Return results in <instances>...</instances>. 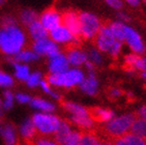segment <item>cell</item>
<instances>
[{"instance_id":"6da1fadb","label":"cell","mask_w":146,"mask_h":145,"mask_svg":"<svg viewBox=\"0 0 146 145\" xmlns=\"http://www.w3.org/2000/svg\"><path fill=\"white\" fill-rule=\"evenodd\" d=\"M136 118H137V114L122 115V116L116 117L112 120H109L105 126L98 130L96 128L94 130L105 141L114 139V138L123 136V135L129 133L131 126Z\"/></svg>"},{"instance_id":"7a4b0ae2","label":"cell","mask_w":146,"mask_h":145,"mask_svg":"<svg viewBox=\"0 0 146 145\" xmlns=\"http://www.w3.org/2000/svg\"><path fill=\"white\" fill-rule=\"evenodd\" d=\"M25 45V35L16 26H5L0 30V50L3 53L16 54Z\"/></svg>"},{"instance_id":"3957f363","label":"cell","mask_w":146,"mask_h":145,"mask_svg":"<svg viewBox=\"0 0 146 145\" xmlns=\"http://www.w3.org/2000/svg\"><path fill=\"white\" fill-rule=\"evenodd\" d=\"M93 43H94V45L96 46L98 50L109 52L113 57H116L118 53L120 52L121 42L117 41L113 36L107 23L102 24L100 31L93 37Z\"/></svg>"},{"instance_id":"277c9868","label":"cell","mask_w":146,"mask_h":145,"mask_svg":"<svg viewBox=\"0 0 146 145\" xmlns=\"http://www.w3.org/2000/svg\"><path fill=\"white\" fill-rule=\"evenodd\" d=\"M80 27H81V39H90L98 34L101 29L100 20L92 14L88 13H79Z\"/></svg>"},{"instance_id":"5b68a950","label":"cell","mask_w":146,"mask_h":145,"mask_svg":"<svg viewBox=\"0 0 146 145\" xmlns=\"http://www.w3.org/2000/svg\"><path fill=\"white\" fill-rule=\"evenodd\" d=\"M34 126L36 128L37 132H39L42 135H54L55 132L58 130L60 124V119L54 115L49 114H35L32 117Z\"/></svg>"},{"instance_id":"8992f818","label":"cell","mask_w":146,"mask_h":145,"mask_svg":"<svg viewBox=\"0 0 146 145\" xmlns=\"http://www.w3.org/2000/svg\"><path fill=\"white\" fill-rule=\"evenodd\" d=\"M83 80H84L83 74L78 70L68 71V72H61V74H51L47 76L48 83L65 87L74 86L76 84L81 83Z\"/></svg>"},{"instance_id":"52a82bcc","label":"cell","mask_w":146,"mask_h":145,"mask_svg":"<svg viewBox=\"0 0 146 145\" xmlns=\"http://www.w3.org/2000/svg\"><path fill=\"white\" fill-rule=\"evenodd\" d=\"M61 23L70 31L74 37L77 41L81 39V27H80V20H79V13L74 11H66L61 16Z\"/></svg>"},{"instance_id":"ba28073f","label":"cell","mask_w":146,"mask_h":145,"mask_svg":"<svg viewBox=\"0 0 146 145\" xmlns=\"http://www.w3.org/2000/svg\"><path fill=\"white\" fill-rule=\"evenodd\" d=\"M40 24L47 31H51L55 28L61 26V16L56 11V9L51 7L42 13L40 16Z\"/></svg>"},{"instance_id":"9c48e42d","label":"cell","mask_w":146,"mask_h":145,"mask_svg":"<svg viewBox=\"0 0 146 145\" xmlns=\"http://www.w3.org/2000/svg\"><path fill=\"white\" fill-rule=\"evenodd\" d=\"M33 49L37 54H46L50 57L59 53L57 46L48 39L35 41L33 44Z\"/></svg>"},{"instance_id":"30bf717a","label":"cell","mask_w":146,"mask_h":145,"mask_svg":"<svg viewBox=\"0 0 146 145\" xmlns=\"http://www.w3.org/2000/svg\"><path fill=\"white\" fill-rule=\"evenodd\" d=\"M106 141H108L111 145H146V139L136 136L132 133H127L123 136Z\"/></svg>"},{"instance_id":"8fae6325","label":"cell","mask_w":146,"mask_h":145,"mask_svg":"<svg viewBox=\"0 0 146 145\" xmlns=\"http://www.w3.org/2000/svg\"><path fill=\"white\" fill-rule=\"evenodd\" d=\"M65 52H66V58L68 62H70L73 65H81L82 63L86 62V59H87L86 55L82 51L79 50L75 43H72L66 46Z\"/></svg>"},{"instance_id":"7c38bea8","label":"cell","mask_w":146,"mask_h":145,"mask_svg":"<svg viewBox=\"0 0 146 145\" xmlns=\"http://www.w3.org/2000/svg\"><path fill=\"white\" fill-rule=\"evenodd\" d=\"M124 36H125V42L129 44V47L132 48L133 51H135L137 53H143L145 48H144L140 35L135 30H133L132 28L125 26V35Z\"/></svg>"},{"instance_id":"4fadbf2b","label":"cell","mask_w":146,"mask_h":145,"mask_svg":"<svg viewBox=\"0 0 146 145\" xmlns=\"http://www.w3.org/2000/svg\"><path fill=\"white\" fill-rule=\"evenodd\" d=\"M87 113H88V116L91 118V120L96 121V122H108L114 116V113L111 110L98 108V107L88 108Z\"/></svg>"},{"instance_id":"5bb4252c","label":"cell","mask_w":146,"mask_h":145,"mask_svg":"<svg viewBox=\"0 0 146 145\" xmlns=\"http://www.w3.org/2000/svg\"><path fill=\"white\" fill-rule=\"evenodd\" d=\"M50 72L52 74H61L64 72L68 67V60L64 55L58 53L51 57L50 59Z\"/></svg>"},{"instance_id":"9a60e30c","label":"cell","mask_w":146,"mask_h":145,"mask_svg":"<svg viewBox=\"0 0 146 145\" xmlns=\"http://www.w3.org/2000/svg\"><path fill=\"white\" fill-rule=\"evenodd\" d=\"M72 130H70V123L65 120H60V124H59V128L55 134L52 135L54 139L56 140V142H58L60 145H63L65 143V141L68 139V137L72 134Z\"/></svg>"},{"instance_id":"2e32d148","label":"cell","mask_w":146,"mask_h":145,"mask_svg":"<svg viewBox=\"0 0 146 145\" xmlns=\"http://www.w3.org/2000/svg\"><path fill=\"white\" fill-rule=\"evenodd\" d=\"M81 145H105V140L96 132V130L83 131Z\"/></svg>"},{"instance_id":"e0dca14e","label":"cell","mask_w":146,"mask_h":145,"mask_svg":"<svg viewBox=\"0 0 146 145\" xmlns=\"http://www.w3.org/2000/svg\"><path fill=\"white\" fill-rule=\"evenodd\" d=\"M50 37L55 42L58 43H64L70 42L74 37V35L70 33V31L64 26H59L53 30L50 31Z\"/></svg>"},{"instance_id":"ac0fdd59","label":"cell","mask_w":146,"mask_h":145,"mask_svg":"<svg viewBox=\"0 0 146 145\" xmlns=\"http://www.w3.org/2000/svg\"><path fill=\"white\" fill-rule=\"evenodd\" d=\"M21 133L25 140H34L38 135L36 128L34 126L32 119H27L21 126Z\"/></svg>"},{"instance_id":"d6986e66","label":"cell","mask_w":146,"mask_h":145,"mask_svg":"<svg viewBox=\"0 0 146 145\" xmlns=\"http://www.w3.org/2000/svg\"><path fill=\"white\" fill-rule=\"evenodd\" d=\"M29 31H30V35L34 41H39V39H47L48 32L46 30L44 26L40 24V22H34L29 26Z\"/></svg>"},{"instance_id":"ffe728a7","label":"cell","mask_w":146,"mask_h":145,"mask_svg":"<svg viewBox=\"0 0 146 145\" xmlns=\"http://www.w3.org/2000/svg\"><path fill=\"white\" fill-rule=\"evenodd\" d=\"M129 133L146 139V120L137 116V118H136L135 121L133 122L132 126H131Z\"/></svg>"},{"instance_id":"44dd1931","label":"cell","mask_w":146,"mask_h":145,"mask_svg":"<svg viewBox=\"0 0 146 145\" xmlns=\"http://www.w3.org/2000/svg\"><path fill=\"white\" fill-rule=\"evenodd\" d=\"M61 106L63 107L66 111L72 113L73 116H86V115H88L87 109L79 106L77 104L70 103V102H61Z\"/></svg>"},{"instance_id":"7402d4cb","label":"cell","mask_w":146,"mask_h":145,"mask_svg":"<svg viewBox=\"0 0 146 145\" xmlns=\"http://www.w3.org/2000/svg\"><path fill=\"white\" fill-rule=\"evenodd\" d=\"M80 86H81L82 90L88 94H94L96 92V88H98V82L94 78V75H91L89 78L83 80L80 83Z\"/></svg>"},{"instance_id":"603a6c76","label":"cell","mask_w":146,"mask_h":145,"mask_svg":"<svg viewBox=\"0 0 146 145\" xmlns=\"http://www.w3.org/2000/svg\"><path fill=\"white\" fill-rule=\"evenodd\" d=\"M109 28L113 36L115 37L119 42H123L125 41V25L121 24V23H110Z\"/></svg>"},{"instance_id":"cb8c5ba5","label":"cell","mask_w":146,"mask_h":145,"mask_svg":"<svg viewBox=\"0 0 146 145\" xmlns=\"http://www.w3.org/2000/svg\"><path fill=\"white\" fill-rule=\"evenodd\" d=\"M1 134H2L3 140L6 145H14L16 142V133H15V128L7 124L1 130Z\"/></svg>"},{"instance_id":"d4e9b609","label":"cell","mask_w":146,"mask_h":145,"mask_svg":"<svg viewBox=\"0 0 146 145\" xmlns=\"http://www.w3.org/2000/svg\"><path fill=\"white\" fill-rule=\"evenodd\" d=\"M31 106L34 107V108L40 109V110L46 112H52L55 109V107L52 104L48 103V102H46L42 98H33L31 100Z\"/></svg>"},{"instance_id":"484cf974","label":"cell","mask_w":146,"mask_h":145,"mask_svg":"<svg viewBox=\"0 0 146 145\" xmlns=\"http://www.w3.org/2000/svg\"><path fill=\"white\" fill-rule=\"evenodd\" d=\"M34 142L36 145H60L56 140L52 136H47V135H37L34 139Z\"/></svg>"},{"instance_id":"4316f807","label":"cell","mask_w":146,"mask_h":145,"mask_svg":"<svg viewBox=\"0 0 146 145\" xmlns=\"http://www.w3.org/2000/svg\"><path fill=\"white\" fill-rule=\"evenodd\" d=\"M21 20L25 25L30 26L32 23L37 21V15L34 11L27 9V11H24L21 13Z\"/></svg>"},{"instance_id":"83f0119b","label":"cell","mask_w":146,"mask_h":145,"mask_svg":"<svg viewBox=\"0 0 146 145\" xmlns=\"http://www.w3.org/2000/svg\"><path fill=\"white\" fill-rule=\"evenodd\" d=\"M15 70H16V75L20 80H28L29 78V69L26 65L15 63Z\"/></svg>"},{"instance_id":"f1b7e54d","label":"cell","mask_w":146,"mask_h":145,"mask_svg":"<svg viewBox=\"0 0 146 145\" xmlns=\"http://www.w3.org/2000/svg\"><path fill=\"white\" fill-rule=\"evenodd\" d=\"M37 54L33 53V52H30V51H23V52H20L18 55H16L15 59L18 60V61H31V60H35L37 59Z\"/></svg>"},{"instance_id":"f546056e","label":"cell","mask_w":146,"mask_h":145,"mask_svg":"<svg viewBox=\"0 0 146 145\" xmlns=\"http://www.w3.org/2000/svg\"><path fill=\"white\" fill-rule=\"evenodd\" d=\"M82 134L80 132H72L68 139L63 145H81Z\"/></svg>"},{"instance_id":"4dcf8cb0","label":"cell","mask_w":146,"mask_h":145,"mask_svg":"<svg viewBox=\"0 0 146 145\" xmlns=\"http://www.w3.org/2000/svg\"><path fill=\"white\" fill-rule=\"evenodd\" d=\"M40 83V74L39 72H34L32 75L29 76L28 80H27V84L30 87H35Z\"/></svg>"},{"instance_id":"1f68e13d","label":"cell","mask_w":146,"mask_h":145,"mask_svg":"<svg viewBox=\"0 0 146 145\" xmlns=\"http://www.w3.org/2000/svg\"><path fill=\"white\" fill-rule=\"evenodd\" d=\"M13 85V79L9 75H6L4 72L0 71V86H11Z\"/></svg>"},{"instance_id":"d6a6232c","label":"cell","mask_w":146,"mask_h":145,"mask_svg":"<svg viewBox=\"0 0 146 145\" xmlns=\"http://www.w3.org/2000/svg\"><path fill=\"white\" fill-rule=\"evenodd\" d=\"M4 98H5V100H4L3 106H4L5 109H11L13 107V100H14V96L11 94V91L4 92Z\"/></svg>"},{"instance_id":"836d02e7","label":"cell","mask_w":146,"mask_h":145,"mask_svg":"<svg viewBox=\"0 0 146 145\" xmlns=\"http://www.w3.org/2000/svg\"><path fill=\"white\" fill-rule=\"evenodd\" d=\"M90 58H91V60L96 64L101 63V61H102L101 55H100L98 51H96V50L91 51V53H90Z\"/></svg>"},{"instance_id":"e575fe53","label":"cell","mask_w":146,"mask_h":145,"mask_svg":"<svg viewBox=\"0 0 146 145\" xmlns=\"http://www.w3.org/2000/svg\"><path fill=\"white\" fill-rule=\"evenodd\" d=\"M110 6H112L114 9H120L122 6V2L120 0H105Z\"/></svg>"},{"instance_id":"d590c367","label":"cell","mask_w":146,"mask_h":145,"mask_svg":"<svg viewBox=\"0 0 146 145\" xmlns=\"http://www.w3.org/2000/svg\"><path fill=\"white\" fill-rule=\"evenodd\" d=\"M137 69L138 70H141V71H144L146 72V57H140L139 59V61H138L137 64Z\"/></svg>"},{"instance_id":"8d00e7d4","label":"cell","mask_w":146,"mask_h":145,"mask_svg":"<svg viewBox=\"0 0 146 145\" xmlns=\"http://www.w3.org/2000/svg\"><path fill=\"white\" fill-rule=\"evenodd\" d=\"M16 98L19 100L20 103H28V102H30V98H29L28 95L25 94H17L16 95Z\"/></svg>"},{"instance_id":"74e56055","label":"cell","mask_w":146,"mask_h":145,"mask_svg":"<svg viewBox=\"0 0 146 145\" xmlns=\"http://www.w3.org/2000/svg\"><path fill=\"white\" fill-rule=\"evenodd\" d=\"M137 116L142 118V119L146 120V107H142V108L137 112Z\"/></svg>"},{"instance_id":"f35d334b","label":"cell","mask_w":146,"mask_h":145,"mask_svg":"<svg viewBox=\"0 0 146 145\" xmlns=\"http://www.w3.org/2000/svg\"><path fill=\"white\" fill-rule=\"evenodd\" d=\"M40 85H42V87L44 88V90H45L46 92H49V93H51L52 94V92H51L50 90V87H49V83L46 81H40Z\"/></svg>"},{"instance_id":"ab89813d","label":"cell","mask_w":146,"mask_h":145,"mask_svg":"<svg viewBox=\"0 0 146 145\" xmlns=\"http://www.w3.org/2000/svg\"><path fill=\"white\" fill-rule=\"evenodd\" d=\"M109 92H110L111 98H117V96H119V95L121 94V92L119 91V90H117V89H111Z\"/></svg>"},{"instance_id":"60d3db41","label":"cell","mask_w":146,"mask_h":145,"mask_svg":"<svg viewBox=\"0 0 146 145\" xmlns=\"http://www.w3.org/2000/svg\"><path fill=\"white\" fill-rule=\"evenodd\" d=\"M127 1L129 4H131V5L137 6L138 4H139V1H140V0H127Z\"/></svg>"},{"instance_id":"b9f144b4","label":"cell","mask_w":146,"mask_h":145,"mask_svg":"<svg viewBox=\"0 0 146 145\" xmlns=\"http://www.w3.org/2000/svg\"><path fill=\"white\" fill-rule=\"evenodd\" d=\"M6 0H0V5H1V4H3V3L5 2Z\"/></svg>"},{"instance_id":"7bdbcfd3","label":"cell","mask_w":146,"mask_h":145,"mask_svg":"<svg viewBox=\"0 0 146 145\" xmlns=\"http://www.w3.org/2000/svg\"><path fill=\"white\" fill-rule=\"evenodd\" d=\"M2 118V112H1V110H0V119Z\"/></svg>"},{"instance_id":"ee69618b","label":"cell","mask_w":146,"mask_h":145,"mask_svg":"<svg viewBox=\"0 0 146 145\" xmlns=\"http://www.w3.org/2000/svg\"><path fill=\"white\" fill-rule=\"evenodd\" d=\"M143 77H144V78L146 79V72H144V74H143Z\"/></svg>"},{"instance_id":"f6af8a7d","label":"cell","mask_w":146,"mask_h":145,"mask_svg":"<svg viewBox=\"0 0 146 145\" xmlns=\"http://www.w3.org/2000/svg\"><path fill=\"white\" fill-rule=\"evenodd\" d=\"M1 130H2V128H1V126H0V132H1Z\"/></svg>"},{"instance_id":"bcb514c9","label":"cell","mask_w":146,"mask_h":145,"mask_svg":"<svg viewBox=\"0 0 146 145\" xmlns=\"http://www.w3.org/2000/svg\"><path fill=\"white\" fill-rule=\"evenodd\" d=\"M144 2H145V3H146V0H144Z\"/></svg>"},{"instance_id":"7dc6e473","label":"cell","mask_w":146,"mask_h":145,"mask_svg":"<svg viewBox=\"0 0 146 145\" xmlns=\"http://www.w3.org/2000/svg\"><path fill=\"white\" fill-rule=\"evenodd\" d=\"M17 145H19V144H17Z\"/></svg>"}]
</instances>
